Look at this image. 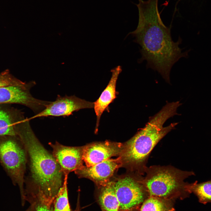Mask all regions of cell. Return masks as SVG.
Here are the masks:
<instances>
[{
	"instance_id": "e0dca14e",
	"label": "cell",
	"mask_w": 211,
	"mask_h": 211,
	"mask_svg": "<svg viewBox=\"0 0 211 211\" xmlns=\"http://www.w3.org/2000/svg\"><path fill=\"white\" fill-rule=\"evenodd\" d=\"M140 211H169V208L159 198L151 196L143 203Z\"/></svg>"
},
{
	"instance_id": "9a60e30c",
	"label": "cell",
	"mask_w": 211,
	"mask_h": 211,
	"mask_svg": "<svg viewBox=\"0 0 211 211\" xmlns=\"http://www.w3.org/2000/svg\"><path fill=\"white\" fill-rule=\"evenodd\" d=\"M64 176L62 185L52 203L53 211H71L69 202L67 188L68 175Z\"/></svg>"
},
{
	"instance_id": "2e32d148",
	"label": "cell",
	"mask_w": 211,
	"mask_h": 211,
	"mask_svg": "<svg viewBox=\"0 0 211 211\" xmlns=\"http://www.w3.org/2000/svg\"><path fill=\"white\" fill-rule=\"evenodd\" d=\"M198 181L191 183L190 190L198 197L199 201L204 204L211 203V180L198 183Z\"/></svg>"
},
{
	"instance_id": "3957f363",
	"label": "cell",
	"mask_w": 211,
	"mask_h": 211,
	"mask_svg": "<svg viewBox=\"0 0 211 211\" xmlns=\"http://www.w3.org/2000/svg\"><path fill=\"white\" fill-rule=\"evenodd\" d=\"M180 106L178 101L169 103L152 117L143 128L124 145L120 155L123 164L135 173L142 176L145 174L149 156L157 144L172 130L178 122H173L163 127L166 121L176 115Z\"/></svg>"
},
{
	"instance_id": "6da1fadb",
	"label": "cell",
	"mask_w": 211,
	"mask_h": 211,
	"mask_svg": "<svg viewBox=\"0 0 211 211\" xmlns=\"http://www.w3.org/2000/svg\"><path fill=\"white\" fill-rule=\"evenodd\" d=\"M138 1V24L127 36L131 34L135 37L133 41L141 47L142 56L138 62L146 60L147 68L157 71L169 83L172 67L181 58H187L190 50L182 52L179 45L182 40L180 36L176 42L173 40L171 25L167 27L164 24L158 10V0Z\"/></svg>"
},
{
	"instance_id": "ac0fdd59",
	"label": "cell",
	"mask_w": 211,
	"mask_h": 211,
	"mask_svg": "<svg viewBox=\"0 0 211 211\" xmlns=\"http://www.w3.org/2000/svg\"><path fill=\"white\" fill-rule=\"evenodd\" d=\"M22 82L12 75L8 69L0 73V87L17 84Z\"/></svg>"
},
{
	"instance_id": "5bb4252c",
	"label": "cell",
	"mask_w": 211,
	"mask_h": 211,
	"mask_svg": "<svg viewBox=\"0 0 211 211\" xmlns=\"http://www.w3.org/2000/svg\"><path fill=\"white\" fill-rule=\"evenodd\" d=\"M103 187L99 200L103 211H118L120 204L115 192L114 182L110 181Z\"/></svg>"
},
{
	"instance_id": "44dd1931",
	"label": "cell",
	"mask_w": 211,
	"mask_h": 211,
	"mask_svg": "<svg viewBox=\"0 0 211 211\" xmlns=\"http://www.w3.org/2000/svg\"><path fill=\"white\" fill-rule=\"evenodd\" d=\"M79 210V207L78 204V203L76 207V209L74 211H80Z\"/></svg>"
},
{
	"instance_id": "4fadbf2b",
	"label": "cell",
	"mask_w": 211,
	"mask_h": 211,
	"mask_svg": "<svg viewBox=\"0 0 211 211\" xmlns=\"http://www.w3.org/2000/svg\"><path fill=\"white\" fill-rule=\"evenodd\" d=\"M0 104V136H17L18 124L25 117L23 113L16 109Z\"/></svg>"
},
{
	"instance_id": "d6986e66",
	"label": "cell",
	"mask_w": 211,
	"mask_h": 211,
	"mask_svg": "<svg viewBox=\"0 0 211 211\" xmlns=\"http://www.w3.org/2000/svg\"><path fill=\"white\" fill-rule=\"evenodd\" d=\"M32 206L34 211H53L52 204H49L36 198H32L27 201Z\"/></svg>"
},
{
	"instance_id": "8fae6325",
	"label": "cell",
	"mask_w": 211,
	"mask_h": 211,
	"mask_svg": "<svg viewBox=\"0 0 211 211\" xmlns=\"http://www.w3.org/2000/svg\"><path fill=\"white\" fill-rule=\"evenodd\" d=\"M49 144L52 148V155L59 165L64 176L84 167L83 147H69L57 142Z\"/></svg>"
},
{
	"instance_id": "ffe728a7",
	"label": "cell",
	"mask_w": 211,
	"mask_h": 211,
	"mask_svg": "<svg viewBox=\"0 0 211 211\" xmlns=\"http://www.w3.org/2000/svg\"><path fill=\"white\" fill-rule=\"evenodd\" d=\"M25 211H34V210L32 206L30 205L29 207Z\"/></svg>"
},
{
	"instance_id": "8992f818",
	"label": "cell",
	"mask_w": 211,
	"mask_h": 211,
	"mask_svg": "<svg viewBox=\"0 0 211 211\" xmlns=\"http://www.w3.org/2000/svg\"><path fill=\"white\" fill-rule=\"evenodd\" d=\"M143 179L142 176L135 173L120 178L114 182L120 208L123 211L130 210L143 201L146 193H148Z\"/></svg>"
},
{
	"instance_id": "5b68a950",
	"label": "cell",
	"mask_w": 211,
	"mask_h": 211,
	"mask_svg": "<svg viewBox=\"0 0 211 211\" xmlns=\"http://www.w3.org/2000/svg\"><path fill=\"white\" fill-rule=\"evenodd\" d=\"M26 155L17 136H0V164L13 184L19 187L23 205L25 201L24 176Z\"/></svg>"
},
{
	"instance_id": "7a4b0ae2",
	"label": "cell",
	"mask_w": 211,
	"mask_h": 211,
	"mask_svg": "<svg viewBox=\"0 0 211 211\" xmlns=\"http://www.w3.org/2000/svg\"><path fill=\"white\" fill-rule=\"evenodd\" d=\"M28 118L19 123L16 135L30 160L32 183L25 188L26 198H36L52 204L62 185L63 174L52 154L40 143L32 130Z\"/></svg>"
},
{
	"instance_id": "7c38bea8",
	"label": "cell",
	"mask_w": 211,
	"mask_h": 211,
	"mask_svg": "<svg viewBox=\"0 0 211 211\" xmlns=\"http://www.w3.org/2000/svg\"><path fill=\"white\" fill-rule=\"evenodd\" d=\"M122 71L121 66H118L111 70L112 76L107 86L101 94L99 98L94 102V111L96 117L95 129L96 133L98 130L101 115L109 105L116 98V82L119 74Z\"/></svg>"
},
{
	"instance_id": "ba28073f",
	"label": "cell",
	"mask_w": 211,
	"mask_h": 211,
	"mask_svg": "<svg viewBox=\"0 0 211 211\" xmlns=\"http://www.w3.org/2000/svg\"><path fill=\"white\" fill-rule=\"evenodd\" d=\"M93 107L94 103L75 96H62L58 95L55 100L51 101L43 110L28 119L30 120L48 116H68L75 111L82 109L92 108Z\"/></svg>"
},
{
	"instance_id": "277c9868",
	"label": "cell",
	"mask_w": 211,
	"mask_h": 211,
	"mask_svg": "<svg viewBox=\"0 0 211 211\" xmlns=\"http://www.w3.org/2000/svg\"><path fill=\"white\" fill-rule=\"evenodd\" d=\"M143 183L150 196L165 198L180 193H190L191 183L184 181L195 175L193 171H184L171 165L147 167Z\"/></svg>"
},
{
	"instance_id": "9c48e42d",
	"label": "cell",
	"mask_w": 211,
	"mask_h": 211,
	"mask_svg": "<svg viewBox=\"0 0 211 211\" xmlns=\"http://www.w3.org/2000/svg\"><path fill=\"white\" fill-rule=\"evenodd\" d=\"M121 157L109 159L91 166H84L75 171L80 178H89L97 185L103 187L109 182L115 171L123 165Z\"/></svg>"
},
{
	"instance_id": "52a82bcc",
	"label": "cell",
	"mask_w": 211,
	"mask_h": 211,
	"mask_svg": "<svg viewBox=\"0 0 211 211\" xmlns=\"http://www.w3.org/2000/svg\"><path fill=\"white\" fill-rule=\"evenodd\" d=\"M35 85L32 81L0 87V104L21 105L29 108L35 115L38 113L51 101L40 100L32 95L30 90Z\"/></svg>"
},
{
	"instance_id": "30bf717a",
	"label": "cell",
	"mask_w": 211,
	"mask_h": 211,
	"mask_svg": "<svg viewBox=\"0 0 211 211\" xmlns=\"http://www.w3.org/2000/svg\"><path fill=\"white\" fill-rule=\"evenodd\" d=\"M124 145L108 141L93 143L83 147L82 159L86 166L89 167L110 159L120 156Z\"/></svg>"
}]
</instances>
